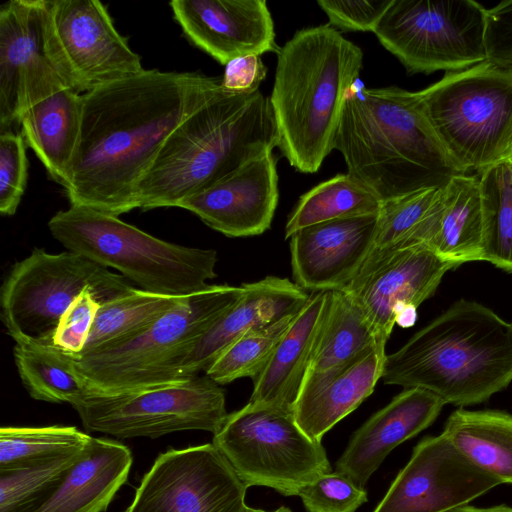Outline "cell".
<instances>
[{
    "label": "cell",
    "mask_w": 512,
    "mask_h": 512,
    "mask_svg": "<svg viewBox=\"0 0 512 512\" xmlns=\"http://www.w3.org/2000/svg\"><path fill=\"white\" fill-rule=\"evenodd\" d=\"M221 86L197 72L144 70L82 94L80 135L62 186L70 206L120 216L173 130Z\"/></svg>",
    "instance_id": "cell-1"
},
{
    "label": "cell",
    "mask_w": 512,
    "mask_h": 512,
    "mask_svg": "<svg viewBox=\"0 0 512 512\" xmlns=\"http://www.w3.org/2000/svg\"><path fill=\"white\" fill-rule=\"evenodd\" d=\"M334 149L347 173L382 203L465 174L434 131L418 93L396 86L349 90Z\"/></svg>",
    "instance_id": "cell-2"
},
{
    "label": "cell",
    "mask_w": 512,
    "mask_h": 512,
    "mask_svg": "<svg viewBox=\"0 0 512 512\" xmlns=\"http://www.w3.org/2000/svg\"><path fill=\"white\" fill-rule=\"evenodd\" d=\"M269 97L222 86L167 137L137 190L142 210L177 207L277 147Z\"/></svg>",
    "instance_id": "cell-3"
},
{
    "label": "cell",
    "mask_w": 512,
    "mask_h": 512,
    "mask_svg": "<svg viewBox=\"0 0 512 512\" xmlns=\"http://www.w3.org/2000/svg\"><path fill=\"white\" fill-rule=\"evenodd\" d=\"M363 52L329 24L298 30L277 52L269 102L277 147L302 173L317 172L334 149Z\"/></svg>",
    "instance_id": "cell-4"
},
{
    "label": "cell",
    "mask_w": 512,
    "mask_h": 512,
    "mask_svg": "<svg viewBox=\"0 0 512 512\" xmlns=\"http://www.w3.org/2000/svg\"><path fill=\"white\" fill-rule=\"evenodd\" d=\"M382 379L425 389L445 404L482 403L512 381V322L461 299L386 355Z\"/></svg>",
    "instance_id": "cell-5"
},
{
    "label": "cell",
    "mask_w": 512,
    "mask_h": 512,
    "mask_svg": "<svg viewBox=\"0 0 512 512\" xmlns=\"http://www.w3.org/2000/svg\"><path fill=\"white\" fill-rule=\"evenodd\" d=\"M48 228L68 251L119 271L149 292L189 296L216 277L215 250L161 240L118 216L70 206L52 216Z\"/></svg>",
    "instance_id": "cell-6"
},
{
    "label": "cell",
    "mask_w": 512,
    "mask_h": 512,
    "mask_svg": "<svg viewBox=\"0 0 512 512\" xmlns=\"http://www.w3.org/2000/svg\"><path fill=\"white\" fill-rule=\"evenodd\" d=\"M243 293V286L210 284L139 334L72 357L74 364L91 390L103 394L179 383L175 375L180 361Z\"/></svg>",
    "instance_id": "cell-7"
},
{
    "label": "cell",
    "mask_w": 512,
    "mask_h": 512,
    "mask_svg": "<svg viewBox=\"0 0 512 512\" xmlns=\"http://www.w3.org/2000/svg\"><path fill=\"white\" fill-rule=\"evenodd\" d=\"M446 151L463 173L505 161L512 149V67L484 61L417 91Z\"/></svg>",
    "instance_id": "cell-8"
},
{
    "label": "cell",
    "mask_w": 512,
    "mask_h": 512,
    "mask_svg": "<svg viewBox=\"0 0 512 512\" xmlns=\"http://www.w3.org/2000/svg\"><path fill=\"white\" fill-rule=\"evenodd\" d=\"M87 288L103 304L135 287L78 253L34 248L12 266L1 287L0 316L8 335L15 343L51 345L61 316Z\"/></svg>",
    "instance_id": "cell-9"
},
{
    "label": "cell",
    "mask_w": 512,
    "mask_h": 512,
    "mask_svg": "<svg viewBox=\"0 0 512 512\" xmlns=\"http://www.w3.org/2000/svg\"><path fill=\"white\" fill-rule=\"evenodd\" d=\"M212 443L248 488L298 496L303 486L332 471L321 442L311 439L292 413L269 406L248 402L228 414Z\"/></svg>",
    "instance_id": "cell-10"
},
{
    "label": "cell",
    "mask_w": 512,
    "mask_h": 512,
    "mask_svg": "<svg viewBox=\"0 0 512 512\" xmlns=\"http://www.w3.org/2000/svg\"><path fill=\"white\" fill-rule=\"evenodd\" d=\"M486 11L474 0H392L373 33L409 74L454 72L486 61Z\"/></svg>",
    "instance_id": "cell-11"
},
{
    "label": "cell",
    "mask_w": 512,
    "mask_h": 512,
    "mask_svg": "<svg viewBox=\"0 0 512 512\" xmlns=\"http://www.w3.org/2000/svg\"><path fill=\"white\" fill-rule=\"evenodd\" d=\"M72 407L86 431L119 439H156L187 430L214 435L228 415L224 390L206 374L125 393L91 391Z\"/></svg>",
    "instance_id": "cell-12"
},
{
    "label": "cell",
    "mask_w": 512,
    "mask_h": 512,
    "mask_svg": "<svg viewBox=\"0 0 512 512\" xmlns=\"http://www.w3.org/2000/svg\"><path fill=\"white\" fill-rule=\"evenodd\" d=\"M43 29L55 72L79 94L145 70L98 0H44Z\"/></svg>",
    "instance_id": "cell-13"
},
{
    "label": "cell",
    "mask_w": 512,
    "mask_h": 512,
    "mask_svg": "<svg viewBox=\"0 0 512 512\" xmlns=\"http://www.w3.org/2000/svg\"><path fill=\"white\" fill-rule=\"evenodd\" d=\"M453 268L425 243L375 249L342 291L362 311L378 343L386 345L395 324L414 325L418 306Z\"/></svg>",
    "instance_id": "cell-14"
},
{
    "label": "cell",
    "mask_w": 512,
    "mask_h": 512,
    "mask_svg": "<svg viewBox=\"0 0 512 512\" xmlns=\"http://www.w3.org/2000/svg\"><path fill=\"white\" fill-rule=\"evenodd\" d=\"M248 487L213 443L169 449L124 512H246Z\"/></svg>",
    "instance_id": "cell-15"
},
{
    "label": "cell",
    "mask_w": 512,
    "mask_h": 512,
    "mask_svg": "<svg viewBox=\"0 0 512 512\" xmlns=\"http://www.w3.org/2000/svg\"><path fill=\"white\" fill-rule=\"evenodd\" d=\"M500 485L441 433L423 438L373 512H447Z\"/></svg>",
    "instance_id": "cell-16"
},
{
    "label": "cell",
    "mask_w": 512,
    "mask_h": 512,
    "mask_svg": "<svg viewBox=\"0 0 512 512\" xmlns=\"http://www.w3.org/2000/svg\"><path fill=\"white\" fill-rule=\"evenodd\" d=\"M44 0H10L0 7V128L30 105L66 87L44 43Z\"/></svg>",
    "instance_id": "cell-17"
},
{
    "label": "cell",
    "mask_w": 512,
    "mask_h": 512,
    "mask_svg": "<svg viewBox=\"0 0 512 512\" xmlns=\"http://www.w3.org/2000/svg\"><path fill=\"white\" fill-rule=\"evenodd\" d=\"M169 5L188 40L221 65L280 49L265 0H173Z\"/></svg>",
    "instance_id": "cell-18"
},
{
    "label": "cell",
    "mask_w": 512,
    "mask_h": 512,
    "mask_svg": "<svg viewBox=\"0 0 512 512\" xmlns=\"http://www.w3.org/2000/svg\"><path fill=\"white\" fill-rule=\"evenodd\" d=\"M279 199L276 160L267 151L243 164L177 208L198 216L228 237H248L270 228Z\"/></svg>",
    "instance_id": "cell-19"
},
{
    "label": "cell",
    "mask_w": 512,
    "mask_h": 512,
    "mask_svg": "<svg viewBox=\"0 0 512 512\" xmlns=\"http://www.w3.org/2000/svg\"><path fill=\"white\" fill-rule=\"evenodd\" d=\"M378 214L302 228L290 239L295 283L313 292L344 289L369 255Z\"/></svg>",
    "instance_id": "cell-20"
},
{
    "label": "cell",
    "mask_w": 512,
    "mask_h": 512,
    "mask_svg": "<svg viewBox=\"0 0 512 512\" xmlns=\"http://www.w3.org/2000/svg\"><path fill=\"white\" fill-rule=\"evenodd\" d=\"M242 286L244 293L240 299L180 361L177 381L205 372L231 343L247 332L298 313L311 295L289 279L274 276Z\"/></svg>",
    "instance_id": "cell-21"
},
{
    "label": "cell",
    "mask_w": 512,
    "mask_h": 512,
    "mask_svg": "<svg viewBox=\"0 0 512 512\" xmlns=\"http://www.w3.org/2000/svg\"><path fill=\"white\" fill-rule=\"evenodd\" d=\"M444 405L430 391L406 388L354 432L336 471L364 487L389 453L428 428Z\"/></svg>",
    "instance_id": "cell-22"
},
{
    "label": "cell",
    "mask_w": 512,
    "mask_h": 512,
    "mask_svg": "<svg viewBox=\"0 0 512 512\" xmlns=\"http://www.w3.org/2000/svg\"><path fill=\"white\" fill-rule=\"evenodd\" d=\"M385 346L375 344L335 370L305 379L293 408L299 427L313 440L353 412L382 378Z\"/></svg>",
    "instance_id": "cell-23"
},
{
    "label": "cell",
    "mask_w": 512,
    "mask_h": 512,
    "mask_svg": "<svg viewBox=\"0 0 512 512\" xmlns=\"http://www.w3.org/2000/svg\"><path fill=\"white\" fill-rule=\"evenodd\" d=\"M327 291L313 292L295 315L259 376L250 403L293 414L324 315Z\"/></svg>",
    "instance_id": "cell-24"
},
{
    "label": "cell",
    "mask_w": 512,
    "mask_h": 512,
    "mask_svg": "<svg viewBox=\"0 0 512 512\" xmlns=\"http://www.w3.org/2000/svg\"><path fill=\"white\" fill-rule=\"evenodd\" d=\"M132 462L122 442L91 436L59 487L33 512L106 511L126 483Z\"/></svg>",
    "instance_id": "cell-25"
},
{
    "label": "cell",
    "mask_w": 512,
    "mask_h": 512,
    "mask_svg": "<svg viewBox=\"0 0 512 512\" xmlns=\"http://www.w3.org/2000/svg\"><path fill=\"white\" fill-rule=\"evenodd\" d=\"M82 94L67 87L30 105L20 115V133L44 165L49 177L63 186L77 150Z\"/></svg>",
    "instance_id": "cell-26"
},
{
    "label": "cell",
    "mask_w": 512,
    "mask_h": 512,
    "mask_svg": "<svg viewBox=\"0 0 512 512\" xmlns=\"http://www.w3.org/2000/svg\"><path fill=\"white\" fill-rule=\"evenodd\" d=\"M430 247L455 268L483 261L484 211L479 176L456 174L443 185L438 226Z\"/></svg>",
    "instance_id": "cell-27"
},
{
    "label": "cell",
    "mask_w": 512,
    "mask_h": 512,
    "mask_svg": "<svg viewBox=\"0 0 512 512\" xmlns=\"http://www.w3.org/2000/svg\"><path fill=\"white\" fill-rule=\"evenodd\" d=\"M442 434L476 467L500 484H512V414L457 409Z\"/></svg>",
    "instance_id": "cell-28"
},
{
    "label": "cell",
    "mask_w": 512,
    "mask_h": 512,
    "mask_svg": "<svg viewBox=\"0 0 512 512\" xmlns=\"http://www.w3.org/2000/svg\"><path fill=\"white\" fill-rule=\"evenodd\" d=\"M375 344L380 343L373 328L352 299L342 290L327 291L306 378L344 366Z\"/></svg>",
    "instance_id": "cell-29"
},
{
    "label": "cell",
    "mask_w": 512,
    "mask_h": 512,
    "mask_svg": "<svg viewBox=\"0 0 512 512\" xmlns=\"http://www.w3.org/2000/svg\"><path fill=\"white\" fill-rule=\"evenodd\" d=\"M13 356L21 382L35 400L74 406L92 391L72 357L52 345L16 342Z\"/></svg>",
    "instance_id": "cell-30"
},
{
    "label": "cell",
    "mask_w": 512,
    "mask_h": 512,
    "mask_svg": "<svg viewBox=\"0 0 512 512\" xmlns=\"http://www.w3.org/2000/svg\"><path fill=\"white\" fill-rule=\"evenodd\" d=\"M190 296L163 295L135 287L101 304L83 351L71 357L78 358L132 338Z\"/></svg>",
    "instance_id": "cell-31"
},
{
    "label": "cell",
    "mask_w": 512,
    "mask_h": 512,
    "mask_svg": "<svg viewBox=\"0 0 512 512\" xmlns=\"http://www.w3.org/2000/svg\"><path fill=\"white\" fill-rule=\"evenodd\" d=\"M382 201L348 173L337 174L304 193L285 226V238L298 230L332 220L378 214Z\"/></svg>",
    "instance_id": "cell-32"
},
{
    "label": "cell",
    "mask_w": 512,
    "mask_h": 512,
    "mask_svg": "<svg viewBox=\"0 0 512 512\" xmlns=\"http://www.w3.org/2000/svg\"><path fill=\"white\" fill-rule=\"evenodd\" d=\"M442 187L421 188L383 202L371 250L418 243L430 246L438 226Z\"/></svg>",
    "instance_id": "cell-33"
},
{
    "label": "cell",
    "mask_w": 512,
    "mask_h": 512,
    "mask_svg": "<svg viewBox=\"0 0 512 512\" xmlns=\"http://www.w3.org/2000/svg\"><path fill=\"white\" fill-rule=\"evenodd\" d=\"M91 436L74 426H3L0 473L41 465L85 448Z\"/></svg>",
    "instance_id": "cell-34"
},
{
    "label": "cell",
    "mask_w": 512,
    "mask_h": 512,
    "mask_svg": "<svg viewBox=\"0 0 512 512\" xmlns=\"http://www.w3.org/2000/svg\"><path fill=\"white\" fill-rule=\"evenodd\" d=\"M484 211L483 261L512 273V164L479 172Z\"/></svg>",
    "instance_id": "cell-35"
},
{
    "label": "cell",
    "mask_w": 512,
    "mask_h": 512,
    "mask_svg": "<svg viewBox=\"0 0 512 512\" xmlns=\"http://www.w3.org/2000/svg\"><path fill=\"white\" fill-rule=\"evenodd\" d=\"M297 314V313H296ZM296 314L253 329L231 343L205 371L219 385L249 377L254 381Z\"/></svg>",
    "instance_id": "cell-36"
},
{
    "label": "cell",
    "mask_w": 512,
    "mask_h": 512,
    "mask_svg": "<svg viewBox=\"0 0 512 512\" xmlns=\"http://www.w3.org/2000/svg\"><path fill=\"white\" fill-rule=\"evenodd\" d=\"M26 469L0 473V512H33L59 487L81 452Z\"/></svg>",
    "instance_id": "cell-37"
},
{
    "label": "cell",
    "mask_w": 512,
    "mask_h": 512,
    "mask_svg": "<svg viewBox=\"0 0 512 512\" xmlns=\"http://www.w3.org/2000/svg\"><path fill=\"white\" fill-rule=\"evenodd\" d=\"M298 496L308 512H356L368 500L364 487L339 471L320 475Z\"/></svg>",
    "instance_id": "cell-38"
},
{
    "label": "cell",
    "mask_w": 512,
    "mask_h": 512,
    "mask_svg": "<svg viewBox=\"0 0 512 512\" xmlns=\"http://www.w3.org/2000/svg\"><path fill=\"white\" fill-rule=\"evenodd\" d=\"M26 143L21 133L10 130L0 135V213H16L28 177Z\"/></svg>",
    "instance_id": "cell-39"
},
{
    "label": "cell",
    "mask_w": 512,
    "mask_h": 512,
    "mask_svg": "<svg viewBox=\"0 0 512 512\" xmlns=\"http://www.w3.org/2000/svg\"><path fill=\"white\" fill-rule=\"evenodd\" d=\"M100 305L93 290L85 289L61 316L51 345L67 355H79L85 347Z\"/></svg>",
    "instance_id": "cell-40"
},
{
    "label": "cell",
    "mask_w": 512,
    "mask_h": 512,
    "mask_svg": "<svg viewBox=\"0 0 512 512\" xmlns=\"http://www.w3.org/2000/svg\"><path fill=\"white\" fill-rule=\"evenodd\" d=\"M392 0H321L317 4L336 30L374 32Z\"/></svg>",
    "instance_id": "cell-41"
},
{
    "label": "cell",
    "mask_w": 512,
    "mask_h": 512,
    "mask_svg": "<svg viewBox=\"0 0 512 512\" xmlns=\"http://www.w3.org/2000/svg\"><path fill=\"white\" fill-rule=\"evenodd\" d=\"M485 49L486 61L512 67V0L487 8Z\"/></svg>",
    "instance_id": "cell-42"
},
{
    "label": "cell",
    "mask_w": 512,
    "mask_h": 512,
    "mask_svg": "<svg viewBox=\"0 0 512 512\" xmlns=\"http://www.w3.org/2000/svg\"><path fill=\"white\" fill-rule=\"evenodd\" d=\"M267 68L260 55L235 58L225 65L221 77L223 89L235 93H250L259 90L265 79Z\"/></svg>",
    "instance_id": "cell-43"
},
{
    "label": "cell",
    "mask_w": 512,
    "mask_h": 512,
    "mask_svg": "<svg viewBox=\"0 0 512 512\" xmlns=\"http://www.w3.org/2000/svg\"><path fill=\"white\" fill-rule=\"evenodd\" d=\"M447 512H512V507L506 505H497L492 507H475L471 505H463Z\"/></svg>",
    "instance_id": "cell-44"
},
{
    "label": "cell",
    "mask_w": 512,
    "mask_h": 512,
    "mask_svg": "<svg viewBox=\"0 0 512 512\" xmlns=\"http://www.w3.org/2000/svg\"><path fill=\"white\" fill-rule=\"evenodd\" d=\"M246 512H292L288 507L280 506L279 508L273 511H266L263 509L251 508L249 507Z\"/></svg>",
    "instance_id": "cell-45"
},
{
    "label": "cell",
    "mask_w": 512,
    "mask_h": 512,
    "mask_svg": "<svg viewBox=\"0 0 512 512\" xmlns=\"http://www.w3.org/2000/svg\"><path fill=\"white\" fill-rule=\"evenodd\" d=\"M505 161H507V162L512 164V149H511V151H510V153H509V155H508V157L506 158Z\"/></svg>",
    "instance_id": "cell-46"
}]
</instances>
